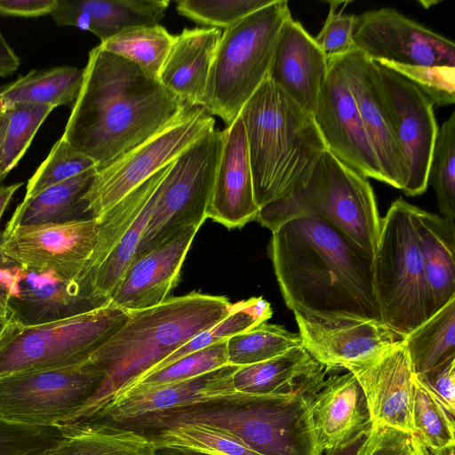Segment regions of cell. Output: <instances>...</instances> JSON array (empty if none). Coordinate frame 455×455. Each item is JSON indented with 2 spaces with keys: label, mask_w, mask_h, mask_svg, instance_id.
<instances>
[{
  "label": "cell",
  "mask_w": 455,
  "mask_h": 455,
  "mask_svg": "<svg viewBox=\"0 0 455 455\" xmlns=\"http://www.w3.org/2000/svg\"><path fill=\"white\" fill-rule=\"evenodd\" d=\"M188 106L159 80L98 45L89 52L61 138L99 172L167 127Z\"/></svg>",
  "instance_id": "cell-1"
},
{
  "label": "cell",
  "mask_w": 455,
  "mask_h": 455,
  "mask_svg": "<svg viewBox=\"0 0 455 455\" xmlns=\"http://www.w3.org/2000/svg\"><path fill=\"white\" fill-rule=\"evenodd\" d=\"M268 254L292 311L383 322L372 283L373 258L326 220L300 217L282 223L272 231Z\"/></svg>",
  "instance_id": "cell-2"
},
{
  "label": "cell",
  "mask_w": 455,
  "mask_h": 455,
  "mask_svg": "<svg viewBox=\"0 0 455 455\" xmlns=\"http://www.w3.org/2000/svg\"><path fill=\"white\" fill-rule=\"evenodd\" d=\"M231 305L224 296L192 291L151 307L128 311L127 321L88 360L106 374L101 387L57 426L68 428L93 415L116 394L224 318Z\"/></svg>",
  "instance_id": "cell-3"
},
{
  "label": "cell",
  "mask_w": 455,
  "mask_h": 455,
  "mask_svg": "<svg viewBox=\"0 0 455 455\" xmlns=\"http://www.w3.org/2000/svg\"><path fill=\"white\" fill-rule=\"evenodd\" d=\"M310 395H255L234 391L111 427L140 433L198 425L227 433L261 455H322Z\"/></svg>",
  "instance_id": "cell-4"
},
{
  "label": "cell",
  "mask_w": 455,
  "mask_h": 455,
  "mask_svg": "<svg viewBox=\"0 0 455 455\" xmlns=\"http://www.w3.org/2000/svg\"><path fill=\"white\" fill-rule=\"evenodd\" d=\"M239 115L260 209L303 186L327 149L313 116L268 78Z\"/></svg>",
  "instance_id": "cell-5"
},
{
  "label": "cell",
  "mask_w": 455,
  "mask_h": 455,
  "mask_svg": "<svg viewBox=\"0 0 455 455\" xmlns=\"http://www.w3.org/2000/svg\"><path fill=\"white\" fill-rule=\"evenodd\" d=\"M300 217L326 220L373 258L381 228L373 189L366 177L327 150L303 186L261 207L255 220L273 231Z\"/></svg>",
  "instance_id": "cell-6"
},
{
  "label": "cell",
  "mask_w": 455,
  "mask_h": 455,
  "mask_svg": "<svg viewBox=\"0 0 455 455\" xmlns=\"http://www.w3.org/2000/svg\"><path fill=\"white\" fill-rule=\"evenodd\" d=\"M291 16L288 1L274 0L222 32L201 107L227 127L267 78L279 32Z\"/></svg>",
  "instance_id": "cell-7"
},
{
  "label": "cell",
  "mask_w": 455,
  "mask_h": 455,
  "mask_svg": "<svg viewBox=\"0 0 455 455\" xmlns=\"http://www.w3.org/2000/svg\"><path fill=\"white\" fill-rule=\"evenodd\" d=\"M414 205L395 200L381 219L372 283L384 323L403 338L431 314Z\"/></svg>",
  "instance_id": "cell-8"
},
{
  "label": "cell",
  "mask_w": 455,
  "mask_h": 455,
  "mask_svg": "<svg viewBox=\"0 0 455 455\" xmlns=\"http://www.w3.org/2000/svg\"><path fill=\"white\" fill-rule=\"evenodd\" d=\"M127 319V310L108 302L38 325L10 321L0 336V377L84 363Z\"/></svg>",
  "instance_id": "cell-9"
},
{
  "label": "cell",
  "mask_w": 455,
  "mask_h": 455,
  "mask_svg": "<svg viewBox=\"0 0 455 455\" xmlns=\"http://www.w3.org/2000/svg\"><path fill=\"white\" fill-rule=\"evenodd\" d=\"M224 137L225 131L214 129L172 162L158 187L135 257L147 253L186 227L203 225L207 219Z\"/></svg>",
  "instance_id": "cell-10"
},
{
  "label": "cell",
  "mask_w": 455,
  "mask_h": 455,
  "mask_svg": "<svg viewBox=\"0 0 455 455\" xmlns=\"http://www.w3.org/2000/svg\"><path fill=\"white\" fill-rule=\"evenodd\" d=\"M202 107L188 106L167 127L97 172L84 196V212L99 218L215 128Z\"/></svg>",
  "instance_id": "cell-11"
},
{
  "label": "cell",
  "mask_w": 455,
  "mask_h": 455,
  "mask_svg": "<svg viewBox=\"0 0 455 455\" xmlns=\"http://www.w3.org/2000/svg\"><path fill=\"white\" fill-rule=\"evenodd\" d=\"M106 374L86 361L59 368L0 377V418L37 426H57L100 389Z\"/></svg>",
  "instance_id": "cell-12"
},
{
  "label": "cell",
  "mask_w": 455,
  "mask_h": 455,
  "mask_svg": "<svg viewBox=\"0 0 455 455\" xmlns=\"http://www.w3.org/2000/svg\"><path fill=\"white\" fill-rule=\"evenodd\" d=\"M355 49L373 61L407 66L455 67V44L392 8L356 15Z\"/></svg>",
  "instance_id": "cell-13"
},
{
  "label": "cell",
  "mask_w": 455,
  "mask_h": 455,
  "mask_svg": "<svg viewBox=\"0 0 455 455\" xmlns=\"http://www.w3.org/2000/svg\"><path fill=\"white\" fill-rule=\"evenodd\" d=\"M375 64L405 165L402 191L409 196H419L427 189L429 164L438 131L434 104L408 79Z\"/></svg>",
  "instance_id": "cell-14"
},
{
  "label": "cell",
  "mask_w": 455,
  "mask_h": 455,
  "mask_svg": "<svg viewBox=\"0 0 455 455\" xmlns=\"http://www.w3.org/2000/svg\"><path fill=\"white\" fill-rule=\"evenodd\" d=\"M84 269H34L19 264L7 302L11 321L38 325L99 307Z\"/></svg>",
  "instance_id": "cell-15"
},
{
  "label": "cell",
  "mask_w": 455,
  "mask_h": 455,
  "mask_svg": "<svg viewBox=\"0 0 455 455\" xmlns=\"http://www.w3.org/2000/svg\"><path fill=\"white\" fill-rule=\"evenodd\" d=\"M312 116L327 151L359 174L384 182L356 103L333 58Z\"/></svg>",
  "instance_id": "cell-16"
},
{
  "label": "cell",
  "mask_w": 455,
  "mask_h": 455,
  "mask_svg": "<svg viewBox=\"0 0 455 455\" xmlns=\"http://www.w3.org/2000/svg\"><path fill=\"white\" fill-rule=\"evenodd\" d=\"M293 313L302 346L329 371L362 365L398 340L383 322Z\"/></svg>",
  "instance_id": "cell-17"
},
{
  "label": "cell",
  "mask_w": 455,
  "mask_h": 455,
  "mask_svg": "<svg viewBox=\"0 0 455 455\" xmlns=\"http://www.w3.org/2000/svg\"><path fill=\"white\" fill-rule=\"evenodd\" d=\"M99 221L83 218L60 223L18 226L0 234L3 251L20 266L83 269L95 248Z\"/></svg>",
  "instance_id": "cell-18"
},
{
  "label": "cell",
  "mask_w": 455,
  "mask_h": 455,
  "mask_svg": "<svg viewBox=\"0 0 455 455\" xmlns=\"http://www.w3.org/2000/svg\"><path fill=\"white\" fill-rule=\"evenodd\" d=\"M239 366L227 364L204 375L155 387L135 386L116 395L73 427L111 428L147 415L234 392L232 376Z\"/></svg>",
  "instance_id": "cell-19"
},
{
  "label": "cell",
  "mask_w": 455,
  "mask_h": 455,
  "mask_svg": "<svg viewBox=\"0 0 455 455\" xmlns=\"http://www.w3.org/2000/svg\"><path fill=\"white\" fill-rule=\"evenodd\" d=\"M331 58L336 61L356 103L384 182L403 190L406 179L405 165L375 62L356 49Z\"/></svg>",
  "instance_id": "cell-20"
},
{
  "label": "cell",
  "mask_w": 455,
  "mask_h": 455,
  "mask_svg": "<svg viewBox=\"0 0 455 455\" xmlns=\"http://www.w3.org/2000/svg\"><path fill=\"white\" fill-rule=\"evenodd\" d=\"M347 371L355 375L363 390L372 423L414 433L415 373L402 339L372 360Z\"/></svg>",
  "instance_id": "cell-21"
},
{
  "label": "cell",
  "mask_w": 455,
  "mask_h": 455,
  "mask_svg": "<svg viewBox=\"0 0 455 455\" xmlns=\"http://www.w3.org/2000/svg\"><path fill=\"white\" fill-rule=\"evenodd\" d=\"M198 229L196 226L186 227L147 253L135 257L108 302L131 311L151 307L167 299L180 282L183 262Z\"/></svg>",
  "instance_id": "cell-22"
},
{
  "label": "cell",
  "mask_w": 455,
  "mask_h": 455,
  "mask_svg": "<svg viewBox=\"0 0 455 455\" xmlns=\"http://www.w3.org/2000/svg\"><path fill=\"white\" fill-rule=\"evenodd\" d=\"M224 131L206 218L228 228H236L255 220L259 208L254 199L247 140L240 115Z\"/></svg>",
  "instance_id": "cell-23"
},
{
  "label": "cell",
  "mask_w": 455,
  "mask_h": 455,
  "mask_svg": "<svg viewBox=\"0 0 455 455\" xmlns=\"http://www.w3.org/2000/svg\"><path fill=\"white\" fill-rule=\"evenodd\" d=\"M328 73V60L292 17L283 24L267 78L311 116Z\"/></svg>",
  "instance_id": "cell-24"
},
{
  "label": "cell",
  "mask_w": 455,
  "mask_h": 455,
  "mask_svg": "<svg viewBox=\"0 0 455 455\" xmlns=\"http://www.w3.org/2000/svg\"><path fill=\"white\" fill-rule=\"evenodd\" d=\"M310 411L322 452L372 427L363 390L349 371L325 379L311 396Z\"/></svg>",
  "instance_id": "cell-25"
},
{
  "label": "cell",
  "mask_w": 455,
  "mask_h": 455,
  "mask_svg": "<svg viewBox=\"0 0 455 455\" xmlns=\"http://www.w3.org/2000/svg\"><path fill=\"white\" fill-rule=\"evenodd\" d=\"M329 371L300 345L271 359L239 366L232 376L234 390L255 395H312Z\"/></svg>",
  "instance_id": "cell-26"
},
{
  "label": "cell",
  "mask_w": 455,
  "mask_h": 455,
  "mask_svg": "<svg viewBox=\"0 0 455 455\" xmlns=\"http://www.w3.org/2000/svg\"><path fill=\"white\" fill-rule=\"evenodd\" d=\"M169 0H58L52 12L59 26L90 31L104 42L122 30L159 24Z\"/></svg>",
  "instance_id": "cell-27"
},
{
  "label": "cell",
  "mask_w": 455,
  "mask_h": 455,
  "mask_svg": "<svg viewBox=\"0 0 455 455\" xmlns=\"http://www.w3.org/2000/svg\"><path fill=\"white\" fill-rule=\"evenodd\" d=\"M221 34L220 28H196L174 37L158 80L189 106H202Z\"/></svg>",
  "instance_id": "cell-28"
},
{
  "label": "cell",
  "mask_w": 455,
  "mask_h": 455,
  "mask_svg": "<svg viewBox=\"0 0 455 455\" xmlns=\"http://www.w3.org/2000/svg\"><path fill=\"white\" fill-rule=\"evenodd\" d=\"M431 314L455 298V224L414 207Z\"/></svg>",
  "instance_id": "cell-29"
},
{
  "label": "cell",
  "mask_w": 455,
  "mask_h": 455,
  "mask_svg": "<svg viewBox=\"0 0 455 455\" xmlns=\"http://www.w3.org/2000/svg\"><path fill=\"white\" fill-rule=\"evenodd\" d=\"M96 168L52 186L36 196L23 199L7 222L4 230L18 226L60 223L83 219L82 199L90 188Z\"/></svg>",
  "instance_id": "cell-30"
},
{
  "label": "cell",
  "mask_w": 455,
  "mask_h": 455,
  "mask_svg": "<svg viewBox=\"0 0 455 455\" xmlns=\"http://www.w3.org/2000/svg\"><path fill=\"white\" fill-rule=\"evenodd\" d=\"M84 80V69L60 66L31 70L0 88V105L35 103L52 107L74 103Z\"/></svg>",
  "instance_id": "cell-31"
},
{
  "label": "cell",
  "mask_w": 455,
  "mask_h": 455,
  "mask_svg": "<svg viewBox=\"0 0 455 455\" xmlns=\"http://www.w3.org/2000/svg\"><path fill=\"white\" fill-rule=\"evenodd\" d=\"M402 340L415 375L455 355V298Z\"/></svg>",
  "instance_id": "cell-32"
},
{
  "label": "cell",
  "mask_w": 455,
  "mask_h": 455,
  "mask_svg": "<svg viewBox=\"0 0 455 455\" xmlns=\"http://www.w3.org/2000/svg\"><path fill=\"white\" fill-rule=\"evenodd\" d=\"M175 36L160 24L127 28L99 45L158 80Z\"/></svg>",
  "instance_id": "cell-33"
},
{
  "label": "cell",
  "mask_w": 455,
  "mask_h": 455,
  "mask_svg": "<svg viewBox=\"0 0 455 455\" xmlns=\"http://www.w3.org/2000/svg\"><path fill=\"white\" fill-rule=\"evenodd\" d=\"M66 437L43 455H153V446L132 431L73 427Z\"/></svg>",
  "instance_id": "cell-34"
},
{
  "label": "cell",
  "mask_w": 455,
  "mask_h": 455,
  "mask_svg": "<svg viewBox=\"0 0 455 455\" xmlns=\"http://www.w3.org/2000/svg\"><path fill=\"white\" fill-rule=\"evenodd\" d=\"M272 315L271 306L263 297H253L232 304L228 314L224 318L215 325L197 334L142 377L155 372L190 353L228 339L235 334L267 322L271 318Z\"/></svg>",
  "instance_id": "cell-35"
},
{
  "label": "cell",
  "mask_w": 455,
  "mask_h": 455,
  "mask_svg": "<svg viewBox=\"0 0 455 455\" xmlns=\"http://www.w3.org/2000/svg\"><path fill=\"white\" fill-rule=\"evenodd\" d=\"M300 345L299 332L264 322L227 339L228 363L244 366L260 363Z\"/></svg>",
  "instance_id": "cell-36"
},
{
  "label": "cell",
  "mask_w": 455,
  "mask_h": 455,
  "mask_svg": "<svg viewBox=\"0 0 455 455\" xmlns=\"http://www.w3.org/2000/svg\"><path fill=\"white\" fill-rule=\"evenodd\" d=\"M138 434L146 437L152 446H177L215 455H261L239 439L204 426L181 424Z\"/></svg>",
  "instance_id": "cell-37"
},
{
  "label": "cell",
  "mask_w": 455,
  "mask_h": 455,
  "mask_svg": "<svg viewBox=\"0 0 455 455\" xmlns=\"http://www.w3.org/2000/svg\"><path fill=\"white\" fill-rule=\"evenodd\" d=\"M429 182L442 216L455 221V111L438 128L428 169Z\"/></svg>",
  "instance_id": "cell-38"
},
{
  "label": "cell",
  "mask_w": 455,
  "mask_h": 455,
  "mask_svg": "<svg viewBox=\"0 0 455 455\" xmlns=\"http://www.w3.org/2000/svg\"><path fill=\"white\" fill-rule=\"evenodd\" d=\"M0 107L7 114L2 164V176L4 179L18 164L53 108L35 103H14Z\"/></svg>",
  "instance_id": "cell-39"
},
{
  "label": "cell",
  "mask_w": 455,
  "mask_h": 455,
  "mask_svg": "<svg viewBox=\"0 0 455 455\" xmlns=\"http://www.w3.org/2000/svg\"><path fill=\"white\" fill-rule=\"evenodd\" d=\"M92 168L96 166L92 159L75 150L60 137L28 180L24 199Z\"/></svg>",
  "instance_id": "cell-40"
},
{
  "label": "cell",
  "mask_w": 455,
  "mask_h": 455,
  "mask_svg": "<svg viewBox=\"0 0 455 455\" xmlns=\"http://www.w3.org/2000/svg\"><path fill=\"white\" fill-rule=\"evenodd\" d=\"M227 364H228L227 339H224L190 353L167 366L139 379L125 389L135 386L155 387L180 382L204 375Z\"/></svg>",
  "instance_id": "cell-41"
},
{
  "label": "cell",
  "mask_w": 455,
  "mask_h": 455,
  "mask_svg": "<svg viewBox=\"0 0 455 455\" xmlns=\"http://www.w3.org/2000/svg\"><path fill=\"white\" fill-rule=\"evenodd\" d=\"M454 419L455 417L447 412L415 377L413 434L432 447L455 445Z\"/></svg>",
  "instance_id": "cell-42"
},
{
  "label": "cell",
  "mask_w": 455,
  "mask_h": 455,
  "mask_svg": "<svg viewBox=\"0 0 455 455\" xmlns=\"http://www.w3.org/2000/svg\"><path fill=\"white\" fill-rule=\"evenodd\" d=\"M274 0H179L177 12L188 19L215 28H228Z\"/></svg>",
  "instance_id": "cell-43"
},
{
  "label": "cell",
  "mask_w": 455,
  "mask_h": 455,
  "mask_svg": "<svg viewBox=\"0 0 455 455\" xmlns=\"http://www.w3.org/2000/svg\"><path fill=\"white\" fill-rule=\"evenodd\" d=\"M65 437L58 426L27 425L0 418V455H43Z\"/></svg>",
  "instance_id": "cell-44"
},
{
  "label": "cell",
  "mask_w": 455,
  "mask_h": 455,
  "mask_svg": "<svg viewBox=\"0 0 455 455\" xmlns=\"http://www.w3.org/2000/svg\"><path fill=\"white\" fill-rule=\"evenodd\" d=\"M400 74L423 93L434 105L445 107L455 102V67L407 66L375 61Z\"/></svg>",
  "instance_id": "cell-45"
},
{
  "label": "cell",
  "mask_w": 455,
  "mask_h": 455,
  "mask_svg": "<svg viewBox=\"0 0 455 455\" xmlns=\"http://www.w3.org/2000/svg\"><path fill=\"white\" fill-rule=\"evenodd\" d=\"M330 12L324 24L314 37L327 58L341 56L355 49L352 36L355 14L338 11L339 2H330Z\"/></svg>",
  "instance_id": "cell-46"
},
{
  "label": "cell",
  "mask_w": 455,
  "mask_h": 455,
  "mask_svg": "<svg viewBox=\"0 0 455 455\" xmlns=\"http://www.w3.org/2000/svg\"><path fill=\"white\" fill-rule=\"evenodd\" d=\"M415 377L443 409L455 417V355Z\"/></svg>",
  "instance_id": "cell-47"
},
{
  "label": "cell",
  "mask_w": 455,
  "mask_h": 455,
  "mask_svg": "<svg viewBox=\"0 0 455 455\" xmlns=\"http://www.w3.org/2000/svg\"><path fill=\"white\" fill-rule=\"evenodd\" d=\"M411 433L373 423L356 455H412Z\"/></svg>",
  "instance_id": "cell-48"
},
{
  "label": "cell",
  "mask_w": 455,
  "mask_h": 455,
  "mask_svg": "<svg viewBox=\"0 0 455 455\" xmlns=\"http://www.w3.org/2000/svg\"><path fill=\"white\" fill-rule=\"evenodd\" d=\"M58 0H0V14L12 17H39L52 14Z\"/></svg>",
  "instance_id": "cell-49"
},
{
  "label": "cell",
  "mask_w": 455,
  "mask_h": 455,
  "mask_svg": "<svg viewBox=\"0 0 455 455\" xmlns=\"http://www.w3.org/2000/svg\"><path fill=\"white\" fill-rule=\"evenodd\" d=\"M19 263L8 257L0 246V311H7V302Z\"/></svg>",
  "instance_id": "cell-50"
},
{
  "label": "cell",
  "mask_w": 455,
  "mask_h": 455,
  "mask_svg": "<svg viewBox=\"0 0 455 455\" xmlns=\"http://www.w3.org/2000/svg\"><path fill=\"white\" fill-rule=\"evenodd\" d=\"M20 60L8 44L0 29V76H7L16 72Z\"/></svg>",
  "instance_id": "cell-51"
},
{
  "label": "cell",
  "mask_w": 455,
  "mask_h": 455,
  "mask_svg": "<svg viewBox=\"0 0 455 455\" xmlns=\"http://www.w3.org/2000/svg\"><path fill=\"white\" fill-rule=\"evenodd\" d=\"M411 447L412 455H455V445L432 447L421 441L415 434L411 435Z\"/></svg>",
  "instance_id": "cell-52"
},
{
  "label": "cell",
  "mask_w": 455,
  "mask_h": 455,
  "mask_svg": "<svg viewBox=\"0 0 455 455\" xmlns=\"http://www.w3.org/2000/svg\"><path fill=\"white\" fill-rule=\"evenodd\" d=\"M369 431L363 432L347 443L326 451L325 455H356L360 446L367 437Z\"/></svg>",
  "instance_id": "cell-53"
},
{
  "label": "cell",
  "mask_w": 455,
  "mask_h": 455,
  "mask_svg": "<svg viewBox=\"0 0 455 455\" xmlns=\"http://www.w3.org/2000/svg\"><path fill=\"white\" fill-rule=\"evenodd\" d=\"M153 455H215L177 446H153Z\"/></svg>",
  "instance_id": "cell-54"
},
{
  "label": "cell",
  "mask_w": 455,
  "mask_h": 455,
  "mask_svg": "<svg viewBox=\"0 0 455 455\" xmlns=\"http://www.w3.org/2000/svg\"><path fill=\"white\" fill-rule=\"evenodd\" d=\"M21 185L22 183H15L0 187V220L13 195Z\"/></svg>",
  "instance_id": "cell-55"
},
{
  "label": "cell",
  "mask_w": 455,
  "mask_h": 455,
  "mask_svg": "<svg viewBox=\"0 0 455 455\" xmlns=\"http://www.w3.org/2000/svg\"><path fill=\"white\" fill-rule=\"evenodd\" d=\"M7 126V114L4 108L0 107V183L4 180L2 176V164L4 159V143Z\"/></svg>",
  "instance_id": "cell-56"
},
{
  "label": "cell",
  "mask_w": 455,
  "mask_h": 455,
  "mask_svg": "<svg viewBox=\"0 0 455 455\" xmlns=\"http://www.w3.org/2000/svg\"><path fill=\"white\" fill-rule=\"evenodd\" d=\"M11 321V317L7 311H0V336L5 330L9 322Z\"/></svg>",
  "instance_id": "cell-57"
}]
</instances>
